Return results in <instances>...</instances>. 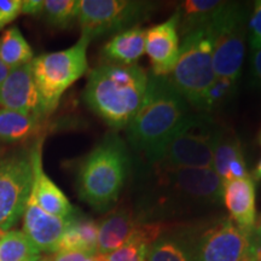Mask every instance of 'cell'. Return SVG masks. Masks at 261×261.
<instances>
[{
    "label": "cell",
    "mask_w": 261,
    "mask_h": 261,
    "mask_svg": "<svg viewBox=\"0 0 261 261\" xmlns=\"http://www.w3.org/2000/svg\"><path fill=\"white\" fill-rule=\"evenodd\" d=\"M155 5L140 0H80L81 35L92 41L137 27L150 17Z\"/></svg>",
    "instance_id": "9c48e42d"
},
{
    "label": "cell",
    "mask_w": 261,
    "mask_h": 261,
    "mask_svg": "<svg viewBox=\"0 0 261 261\" xmlns=\"http://www.w3.org/2000/svg\"><path fill=\"white\" fill-rule=\"evenodd\" d=\"M168 79L189 106L197 107L205 91L217 79L213 44L207 27L181 38L177 64L171 75H168Z\"/></svg>",
    "instance_id": "ba28073f"
},
{
    "label": "cell",
    "mask_w": 261,
    "mask_h": 261,
    "mask_svg": "<svg viewBox=\"0 0 261 261\" xmlns=\"http://www.w3.org/2000/svg\"><path fill=\"white\" fill-rule=\"evenodd\" d=\"M254 233L257 237V240L261 241V215L259 218H256V223H255V228H254Z\"/></svg>",
    "instance_id": "e575fe53"
},
{
    "label": "cell",
    "mask_w": 261,
    "mask_h": 261,
    "mask_svg": "<svg viewBox=\"0 0 261 261\" xmlns=\"http://www.w3.org/2000/svg\"><path fill=\"white\" fill-rule=\"evenodd\" d=\"M145 35L146 29L140 25L117 33L103 46V57L108 63L137 64L145 54Z\"/></svg>",
    "instance_id": "ac0fdd59"
},
{
    "label": "cell",
    "mask_w": 261,
    "mask_h": 261,
    "mask_svg": "<svg viewBox=\"0 0 261 261\" xmlns=\"http://www.w3.org/2000/svg\"><path fill=\"white\" fill-rule=\"evenodd\" d=\"M0 107L40 119L47 116L33 76L32 62L10 71L0 85Z\"/></svg>",
    "instance_id": "7c38bea8"
},
{
    "label": "cell",
    "mask_w": 261,
    "mask_h": 261,
    "mask_svg": "<svg viewBox=\"0 0 261 261\" xmlns=\"http://www.w3.org/2000/svg\"><path fill=\"white\" fill-rule=\"evenodd\" d=\"M260 144H261V133H260Z\"/></svg>",
    "instance_id": "f35d334b"
},
{
    "label": "cell",
    "mask_w": 261,
    "mask_h": 261,
    "mask_svg": "<svg viewBox=\"0 0 261 261\" xmlns=\"http://www.w3.org/2000/svg\"><path fill=\"white\" fill-rule=\"evenodd\" d=\"M143 221L145 220L130 208L113 211L98 224L97 253L109 254L123 246L135 236Z\"/></svg>",
    "instance_id": "e0dca14e"
},
{
    "label": "cell",
    "mask_w": 261,
    "mask_h": 261,
    "mask_svg": "<svg viewBox=\"0 0 261 261\" xmlns=\"http://www.w3.org/2000/svg\"><path fill=\"white\" fill-rule=\"evenodd\" d=\"M177 11L167 21L146 29L145 54L150 60V73L156 76H168L177 64L180 51Z\"/></svg>",
    "instance_id": "4fadbf2b"
},
{
    "label": "cell",
    "mask_w": 261,
    "mask_h": 261,
    "mask_svg": "<svg viewBox=\"0 0 261 261\" xmlns=\"http://www.w3.org/2000/svg\"><path fill=\"white\" fill-rule=\"evenodd\" d=\"M221 202L230 214V219L241 230L254 233L256 223V190L252 177L233 179L223 184Z\"/></svg>",
    "instance_id": "2e32d148"
},
{
    "label": "cell",
    "mask_w": 261,
    "mask_h": 261,
    "mask_svg": "<svg viewBox=\"0 0 261 261\" xmlns=\"http://www.w3.org/2000/svg\"><path fill=\"white\" fill-rule=\"evenodd\" d=\"M254 243V242H253ZM252 249H253V247H252ZM244 261H256L255 259H254V256H253V253H252V250H250V253H249V255L247 256V259L244 260Z\"/></svg>",
    "instance_id": "8d00e7d4"
},
{
    "label": "cell",
    "mask_w": 261,
    "mask_h": 261,
    "mask_svg": "<svg viewBox=\"0 0 261 261\" xmlns=\"http://www.w3.org/2000/svg\"><path fill=\"white\" fill-rule=\"evenodd\" d=\"M42 143H44V137H41L31 149L33 166V187L31 196L35 203L46 213L54 217L69 219L74 217L76 211L64 195V192L45 173L44 166H42Z\"/></svg>",
    "instance_id": "5bb4252c"
},
{
    "label": "cell",
    "mask_w": 261,
    "mask_h": 261,
    "mask_svg": "<svg viewBox=\"0 0 261 261\" xmlns=\"http://www.w3.org/2000/svg\"><path fill=\"white\" fill-rule=\"evenodd\" d=\"M248 34L252 51L261 47V0L255 2L252 16L248 22Z\"/></svg>",
    "instance_id": "83f0119b"
},
{
    "label": "cell",
    "mask_w": 261,
    "mask_h": 261,
    "mask_svg": "<svg viewBox=\"0 0 261 261\" xmlns=\"http://www.w3.org/2000/svg\"><path fill=\"white\" fill-rule=\"evenodd\" d=\"M38 261H51V256H40Z\"/></svg>",
    "instance_id": "74e56055"
},
{
    "label": "cell",
    "mask_w": 261,
    "mask_h": 261,
    "mask_svg": "<svg viewBox=\"0 0 261 261\" xmlns=\"http://www.w3.org/2000/svg\"><path fill=\"white\" fill-rule=\"evenodd\" d=\"M148 248L145 244L129 241L106 256L108 261H146Z\"/></svg>",
    "instance_id": "4316f807"
},
{
    "label": "cell",
    "mask_w": 261,
    "mask_h": 261,
    "mask_svg": "<svg viewBox=\"0 0 261 261\" xmlns=\"http://www.w3.org/2000/svg\"><path fill=\"white\" fill-rule=\"evenodd\" d=\"M90 42L89 38L81 35L69 48L33 58V76L47 116L56 110L65 91L87 71Z\"/></svg>",
    "instance_id": "8992f818"
},
{
    "label": "cell",
    "mask_w": 261,
    "mask_h": 261,
    "mask_svg": "<svg viewBox=\"0 0 261 261\" xmlns=\"http://www.w3.org/2000/svg\"><path fill=\"white\" fill-rule=\"evenodd\" d=\"M253 256L256 261H261V241L257 240V237L254 233V243H253V249H252Z\"/></svg>",
    "instance_id": "d6a6232c"
},
{
    "label": "cell",
    "mask_w": 261,
    "mask_h": 261,
    "mask_svg": "<svg viewBox=\"0 0 261 261\" xmlns=\"http://www.w3.org/2000/svg\"><path fill=\"white\" fill-rule=\"evenodd\" d=\"M250 83L261 89V47L252 51L250 58Z\"/></svg>",
    "instance_id": "f546056e"
},
{
    "label": "cell",
    "mask_w": 261,
    "mask_h": 261,
    "mask_svg": "<svg viewBox=\"0 0 261 261\" xmlns=\"http://www.w3.org/2000/svg\"><path fill=\"white\" fill-rule=\"evenodd\" d=\"M253 179H256V180H259V179H261V160L259 161V163H257L255 171H254V175L252 177Z\"/></svg>",
    "instance_id": "d590c367"
},
{
    "label": "cell",
    "mask_w": 261,
    "mask_h": 261,
    "mask_svg": "<svg viewBox=\"0 0 261 261\" xmlns=\"http://www.w3.org/2000/svg\"><path fill=\"white\" fill-rule=\"evenodd\" d=\"M241 159H244V156L240 139L232 129L223 127L213 155V171L219 177L221 184L228 181V168L231 163Z\"/></svg>",
    "instance_id": "44dd1931"
},
{
    "label": "cell",
    "mask_w": 261,
    "mask_h": 261,
    "mask_svg": "<svg viewBox=\"0 0 261 261\" xmlns=\"http://www.w3.org/2000/svg\"><path fill=\"white\" fill-rule=\"evenodd\" d=\"M21 0H0V29L21 14Z\"/></svg>",
    "instance_id": "f1b7e54d"
},
{
    "label": "cell",
    "mask_w": 261,
    "mask_h": 261,
    "mask_svg": "<svg viewBox=\"0 0 261 261\" xmlns=\"http://www.w3.org/2000/svg\"><path fill=\"white\" fill-rule=\"evenodd\" d=\"M146 261H194L188 236L165 233L148 248Z\"/></svg>",
    "instance_id": "603a6c76"
},
{
    "label": "cell",
    "mask_w": 261,
    "mask_h": 261,
    "mask_svg": "<svg viewBox=\"0 0 261 261\" xmlns=\"http://www.w3.org/2000/svg\"><path fill=\"white\" fill-rule=\"evenodd\" d=\"M79 0H45L41 15L52 27L69 28L79 19Z\"/></svg>",
    "instance_id": "484cf974"
},
{
    "label": "cell",
    "mask_w": 261,
    "mask_h": 261,
    "mask_svg": "<svg viewBox=\"0 0 261 261\" xmlns=\"http://www.w3.org/2000/svg\"><path fill=\"white\" fill-rule=\"evenodd\" d=\"M238 80L228 79V77H218L213 81L210 89L205 91L203 97L198 102L196 109L200 113L210 114L223 108L230 102L237 92Z\"/></svg>",
    "instance_id": "d4e9b609"
},
{
    "label": "cell",
    "mask_w": 261,
    "mask_h": 261,
    "mask_svg": "<svg viewBox=\"0 0 261 261\" xmlns=\"http://www.w3.org/2000/svg\"><path fill=\"white\" fill-rule=\"evenodd\" d=\"M0 58L10 70L31 63L34 58L31 45L17 27L9 28L0 38Z\"/></svg>",
    "instance_id": "7402d4cb"
},
{
    "label": "cell",
    "mask_w": 261,
    "mask_h": 261,
    "mask_svg": "<svg viewBox=\"0 0 261 261\" xmlns=\"http://www.w3.org/2000/svg\"><path fill=\"white\" fill-rule=\"evenodd\" d=\"M132 169L129 150L116 133H108L81 160L76 171L79 198L93 210H110L119 200Z\"/></svg>",
    "instance_id": "277c9868"
},
{
    "label": "cell",
    "mask_w": 261,
    "mask_h": 261,
    "mask_svg": "<svg viewBox=\"0 0 261 261\" xmlns=\"http://www.w3.org/2000/svg\"><path fill=\"white\" fill-rule=\"evenodd\" d=\"M28 261H35V260H28ZM38 261V260H37Z\"/></svg>",
    "instance_id": "ab89813d"
},
{
    "label": "cell",
    "mask_w": 261,
    "mask_h": 261,
    "mask_svg": "<svg viewBox=\"0 0 261 261\" xmlns=\"http://www.w3.org/2000/svg\"><path fill=\"white\" fill-rule=\"evenodd\" d=\"M223 127L210 114H189L156 163L179 168H213V155Z\"/></svg>",
    "instance_id": "5b68a950"
},
{
    "label": "cell",
    "mask_w": 261,
    "mask_h": 261,
    "mask_svg": "<svg viewBox=\"0 0 261 261\" xmlns=\"http://www.w3.org/2000/svg\"><path fill=\"white\" fill-rule=\"evenodd\" d=\"M33 187L31 151L0 160V233L23 217Z\"/></svg>",
    "instance_id": "8fae6325"
},
{
    "label": "cell",
    "mask_w": 261,
    "mask_h": 261,
    "mask_svg": "<svg viewBox=\"0 0 261 261\" xmlns=\"http://www.w3.org/2000/svg\"><path fill=\"white\" fill-rule=\"evenodd\" d=\"M10 70L8 67H6L4 62H3L2 58H0V85L4 83V80L8 77V75L10 74Z\"/></svg>",
    "instance_id": "836d02e7"
},
{
    "label": "cell",
    "mask_w": 261,
    "mask_h": 261,
    "mask_svg": "<svg viewBox=\"0 0 261 261\" xmlns=\"http://www.w3.org/2000/svg\"><path fill=\"white\" fill-rule=\"evenodd\" d=\"M73 218L64 219L46 213L29 195L23 213V233L40 253H56L58 243Z\"/></svg>",
    "instance_id": "9a60e30c"
},
{
    "label": "cell",
    "mask_w": 261,
    "mask_h": 261,
    "mask_svg": "<svg viewBox=\"0 0 261 261\" xmlns=\"http://www.w3.org/2000/svg\"><path fill=\"white\" fill-rule=\"evenodd\" d=\"M42 8H44V2L41 0H24L21 5V14L31 16L41 15Z\"/></svg>",
    "instance_id": "1f68e13d"
},
{
    "label": "cell",
    "mask_w": 261,
    "mask_h": 261,
    "mask_svg": "<svg viewBox=\"0 0 261 261\" xmlns=\"http://www.w3.org/2000/svg\"><path fill=\"white\" fill-rule=\"evenodd\" d=\"M148 81L149 73L138 64L107 62L89 74L85 103L109 127L126 128L142 106Z\"/></svg>",
    "instance_id": "3957f363"
},
{
    "label": "cell",
    "mask_w": 261,
    "mask_h": 261,
    "mask_svg": "<svg viewBox=\"0 0 261 261\" xmlns=\"http://www.w3.org/2000/svg\"><path fill=\"white\" fill-rule=\"evenodd\" d=\"M189 107L168 76L149 73L142 106L126 127L129 145L143 161L148 165L159 161L167 142L190 114Z\"/></svg>",
    "instance_id": "7a4b0ae2"
},
{
    "label": "cell",
    "mask_w": 261,
    "mask_h": 261,
    "mask_svg": "<svg viewBox=\"0 0 261 261\" xmlns=\"http://www.w3.org/2000/svg\"><path fill=\"white\" fill-rule=\"evenodd\" d=\"M188 238L194 261H244L252 250L254 233H247L230 218H223Z\"/></svg>",
    "instance_id": "30bf717a"
},
{
    "label": "cell",
    "mask_w": 261,
    "mask_h": 261,
    "mask_svg": "<svg viewBox=\"0 0 261 261\" xmlns=\"http://www.w3.org/2000/svg\"><path fill=\"white\" fill-rule=\"evenodd\" d=\"M40 252L23 231L10 230L0 233V261L39 260Z\"/></svg>",
    "instance_id": "cb8c5ba5"
},
{
    "label": "cell",
    "mask_w": 261,
    "mask_h": 261,
    "mask_svg": "<svg viewBox=\"0 0 261 261\" xmlns=\"http://www.w3.org/2000/svg\"><path fill=\"white\" fill-rule=\"evenodd\" d=\"M137 213L145 221L217 207L223 184L213 168H179L152 163L137 178Z\"/></svg>",
    "instance_id": "6da1fadb"
},
{
    "label": "cell",
    "mask_w": 261,
    "mask_h": 261,
    "mask_svg": "<svg viewBox=\"0 0 261 261\" xmlns=\"http://www.w3.org/2000/svg\"><path fill=\"white\" fill-rule=\"evenodd\" d=\"M91 254L77 252V250H64L56 252L51 256V261H85Z\"/></svg>",
    "instance_id": "4dcf8cb0"
},
{
    "label": "cell",
    "mask_w": 261,
    "mask_h": 261,
    "mask_svg": "<svg viewBox=\"0 0 261 261\" xmlns=\"http://www.w3.org/2000/svg\"><path fill=\"white\" fill-rule=\"evenodd\" d=\"M44 119L15 110L0 109V142L17 143L39 132Z\"/></svg>",
    "instance_id": "ffe728a7"
},
{
    "label": "cell",
    "mask_w": 261,
    "mask_h": 261,
    "mask_svg": "<svg viewBox=\"0 0 261 261\" xmlns=\"http://www.w3.org/2000/svg\"><path fill=\"white\" fill-rule=\"evenodd\" d=\"M248 15V8L243 3L224 2L207 25L213 44V63L218 77L240 79L246 52Z\"/></svg>",
    "instance_id": "52a82bcc"
},
{
    "label": "cell",
    "mask_w": 261,
    "mask_h": 261,
    "mask_svg": "<svg viewBox=\"0 0 261 261\" xmlns=\"http://www.w3.org/2000/svg\"><path fill=\"white\" fill-rule=\"evenodd\" d=\"M224 5V2L218 0H185L177 8L179 17V37H185L189 33L205 28L218 10Z\"/></svg>",
    "instance_id": "d6986e66"
}]
</instances>
